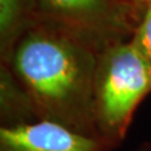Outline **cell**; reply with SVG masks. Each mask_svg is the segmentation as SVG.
Segmentation results:
<instances>
[{
	"label": "cell",
	"instance_id": "8",
	"mask_svg": "<svg viewBox=\"0 0 151 151\" xmlns=\"http://www.w3.org/2000/svg\"><path fill=\"white\" fill-rule=\"evenodd\" d=\"M125 1L130 3V4H134L136 6H145L147 5V4H151V0H125Z\"/></svg>",
	"mask_w": 151,
	"mask_h": 151
},
{
	"label": "cell",
	"instance_id": "2",
	"mask_svg": "<svg viewBox=\"0 0 151 151\" xmlns=\"http://www.w3.org/2000/svg\"><path fill=\"white\" fill-rule=\"evenodd\" d=\"M150 89L151 68L131 40L102 50L93 86L97 132L105 137H122L136 106Z\"/></svg>",
	"mask_w": 151,
	"mask_h": 151
},
{
	"label": "cell",
	"instance_id": "3",
	"mask_svg": "<svg viewBox=\"0 0 151 151\" xmlns=\"http://www.w3.org/2000/svg\"><path fill=\"white\" fill-rule=\"evenodd\" d=\"M33 23L57 28L101 53L134 34L145 6L125 0H29Z\"/></svg>",
	"mask_w": 151,
	"mask_h": 151
},
{
	"label": "cell",
	"instance_id": "4",
	"mask_svg": "<svg viewBox=\"0 0 151 151\" xmlns=\"http://www.w3.org/2000/svg\"><path fill=\"white\" fill-rule=\"evenodd\" d=\"M101 147L97 137L49 120L3 126L0 130V151H100Z\"/></svg>",
	"mask_w": 151,
	"mask_h": 151
},
{
	"label": "cell",
	"instance_id": "6",
	"mask_svg": "<svg viewBox=\"0 0 151 151\" xmlns=\"http://www.w3.org/2000/svg\"><path fill=\"white\" fill-rule=\"evenodd\" d=\"M35 113L29 96L17 81L13 72L5 64L1 68V115L3 117H20Z\"/></svg>",
	"mask_w": 151,
	"mask_h": 151
},
{
	"label": "cell",
	"instance_id": "7",
	"mask_svg": "<svg viewBox=\"0 0 151 151\" xmlns=\"http://www.w3.org/2000/svg\"><path fill=\"white\" fill-rule=\"evenodd\" d=\"M130 40L151 68V4L145 5Z\"/></svg>",
	"mask_w": 151,
	"mask_h": 151
},
{
	"label": "cell",
	"instance_id": "1",
	"mask_svg": "<svg viewBox=\"0 0 151 151\" xmlns=\"http://www.w3.org/2000/svg\"><path fill=\"white\" fill-rule=\"evenodd\" d=\"M100 52L57 28L32 23L6 64L29 96L39 120L97 137L93 86Z\"/></svg>",
	"mask_w": 151,
	"mask_h": 151
},
{
	"label": "cell",
	"instance_id": "5",
	"mask_svg": "<svg viewBox=\"0 0 151 151\" xmlns=\"http://www.w3.org/2000/svg\"><path fill=\"white\" fill-rule=\"evenodd\" d=\"M32 23L29 0H0V42L5 62L19 37Z\"/></svg>",
	"mask_w": 151,
	"mask_h": 151
}]
</instances>
